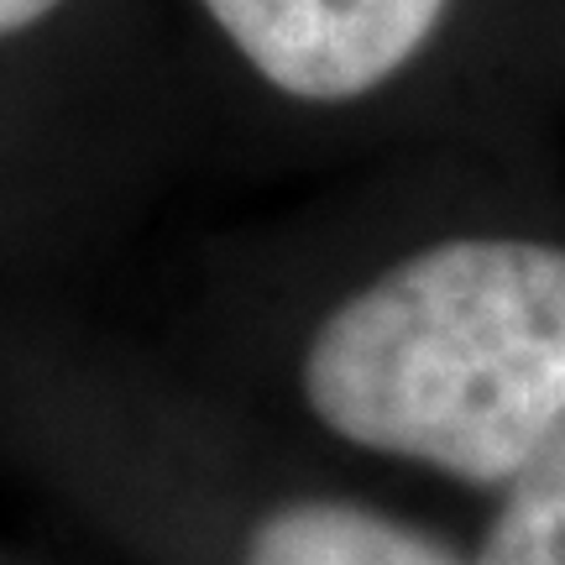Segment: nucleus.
<instances>
[{
    "label": "nucleus",
    "mask_w": 565,
    "mask_h": 565,
    "mask_svg": "<svg viewBox=\"0 0 565 565\" xmlns=\"http://www.w3.org/2000/svg\"><path fill=\"white\" fill-rule=\"evenodd\" d=\"M194 137L273 183L561 141L565 0H158Z\"/></svg>",
    "instance_id": "f03ea898"
},
{
    "label": "nucleus",
    "mask_w": 565,
    "mask_h": 565,
    "mask_svg": "<svg viewBox=\"0 0 565 565\" xmlns=\"http://www.w3.org/2000/svg\"><path fill=\"white\" fill-rule=\"evenodd\" d=\"M561 141H471L225 221L173 362L303 456L471 519L565 419Z\"/></svg>",
    "instance_id": "f257e3e1"
},
{
    "label": "nucleus",
    "mask_w": 565,
    "mask_h": 565,
    "mask_svg": "<svg viewBox=\"0 0 565 565\" xmlns=\"http://www.w3.org/2000/svg\"><path fill=\"white\" fill-rule=\"evenodd\" d=\"M74 450L147 565H471L461 519L303 456L173 356L89 383Z\"/></svg>",
    "instance_id": "7ed1b4c3"
},
{
    "label": "nucleus",
    "mask_w": 565,
    "mask_h": 565,
    "mask_svg": "<svg viewBox=\"0 0 565 565\" xmlns=\"http://www.w3.org/2000/svg\"><path fill=\"white\" fill-rule=\"evenodd\" d=\"M95 0H0V58L32 42L63 38Z\"/></svg>",
    "instance_id": "39448f33"
},
{
    "label": "nucleus",
    "mask_w": 565,
    "mask_h": 565,
    "mask_svg": "<svg viewBox=\"0 0 565 565\" xmlns=\"http://www.w3.org/2000/svg\"><path fill=\"white\" fill-rule=\"evenodd\" d=\"M471 565H565V419L524 471L466 519Z\"/></svg>",
    "instance_id": "20e7f679"
}]
</instances>
